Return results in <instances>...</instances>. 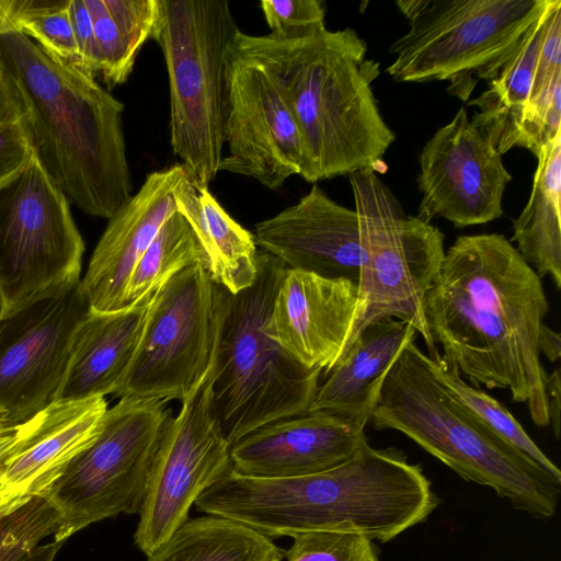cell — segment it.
I'll return each instance as SVG.
<instances>
[{"instance_id":"6da1fadb","label":"cell","mask_w":561,"mask_h":561,"mask_svg":"<svg viewBox=\"0 0 561 561\" xmlns=\"http://www.w3.org/2000/svg\"><path fill=\"white\" fill-rule=\"evenodd\" d=\"M548 310L541 278L501 233L458 237L424 301L442 358L477 388L507 389L539 427L550 425L538 350Z\"/></svg>"},{"instance_id":"7a4b0ae2","label":"cell","mask_w":561,"mask_h":561,"mask_svg":"<svg viewBox=\"0 0 561 561\" xmlns=\"http://www.w3.org/2000/svg\"><path fill=\"white\" fill-rule=\"evenodd\" d=\"M439 502L420 465L397 448L366 444L348 461L320 473L268 479L231 471L194 505L270 539L339 531L387 542L426 520Z\"/></svg>"},{"instance_id":"3957f363","label":"cell","mask_w":561,"mask_h":561,"mask_svg":"<svg viewBox=\"0 0 561 561\" xmlns=\"http://www.w3.org/2000/svg\"><path fill=\"white\" fill-rule=\"evenodd\" d=\"M231 46L265 70L286 102L301 138L305 181L386 171L383 156L396 135L371 87L380 65L366 59V42L355 30L324 27L296 38L239 30Z\"/></svg>"},{"instance_id":"277c9868","label":"cell","mask_w":561,"mask_h":561,"mask_svg":"<svg viewBox=\"0 0 561 561\" xmlns=\"http://www.w3.org/2000/svg\"><path fill=\"white\" fill-rule=\"evenodd\" d=\"M0 50L28 103L35 154L83 213L110 219L130 197L124 104L0 15Z\"/></svg>"},{"instance_id":"5b68a950","label":"cell","mask_w":561,"mask_h":561,"mask_svg":"<svg viewBox=\"0 0 561 561\" xmlns=\"http://www.w3.org/2000/svg\"><path fill=\"white\" fill-rule=\"evenodd\" d=\"M373 427L401 432L468 482L491 488L538 519L557 512L561 479L489 431L440 383L430 357L410 342L389 369Z\"/></svg>"},{"instance_id":"8992f818","label":"cell","mask_w":561,"mask_h":561,"mask_svg":"<svg viewBox=\"0 0 561 561\" xmlns=\"http://www.w3.org/2000/svg\"><path fill=\"white\" fill-rule=\"evenodd\" d=\"M286 266L257 251L254 283L231 294L221 285L220 322L213 368V404L228 442L308 411L322 374L290 356L272 336L273 299Z\"/></svg>"},{"instance_id":"52a82bcc","label":"cell","mask_w":561,"mask_h":561,"mask_svg":"<svg viewBox=\"0 0 561 561\" xmlns=\"http://www.w3.org/2000/svg\"><path fill=\"white\" fill-rule=\"evenodd\" d=\"M239 31L225 0H159L152 37L170 91V142L190 179L208 186L225 144L228 48Z\"/></svg>"},{"instance_id":"ba28073f","label":"cell","mask_w":561,"mask_h":561,"mask_svg":"<svg viewBox=\"0 0 561 561\" xmlns=\"http://www.w3.org/2000/svg\"><path fill=\"white\" fill-rule=\"evenodd\" d=\"M549 1H397L410 28L391 44L386 72L397 82L448 81L466 102L480 80L499 75Z\"/></svg>"},{"instance_id":"9c48e42d","label":"cell","mask_w":561,"mask_h":561,"mask_svg":"<svg viewBox=\"0 0 561 561\" xmlns=\"http://www.w3.org/2000/svg\"><path fill=\"white\" fill-rule=\"evenodd\" d=\"M348 179L359 225L360 271L343 354L369 324L397 319L421 334L432 356L437 348L426 325L424 301L445 257L444 233L431 221L407 215L375 171H356Z\"/></svg>"},{"instance_id":"30bf717a","label":"cell","mask_w":561,"mask_h":561,"mask_svg":"<svg viewBox=\"0 0 561 561\" xmlns=\"http://www.w3.org/2000/svg\"><path fill=\"white\" fill-rule=\"evenodd\" d=\"M173 417L165 401L123 397L95 439L42 496L58 515L54 541L118 514H138L161 440Z\"/></svg>"},{"instance_id":"8fae6325","label":"cell","mask_w":561,"mask_h":561,"mask_svg":"<svg viewBox=\"0 0 561 561\" xmlns=\"http://www.w3.org/2000/svg\"><path fill=\"white\" fill-rule=\"evenodd\" d=\"M83 252L69 201L34 153L0 183V312L80 280Z\"/></svg>"},{"instance_id":"7c38bea8","label":"cell","mask_w":561,"mask_h":561,"mask_svg":"<svg viewBox=\"0 0 561 561\" xmlns=\"http://www.w3.org/2000/svg\"><path fill=\"white\" fill-rule=\"evenodd\" d=\"M221 286L195 263L152 295L131 364L115 396L162 401L190 398L216 358Z\"/></svg>"},{"instance_id":"4fadbf2b","label":"cell","mask_w":561,"mask_h":561,"mask_svg":"<svg viewBox=\"0 0 561 561\" xmlns=\"http://www.w3.org/2000/svg\"><path fill=\"white\" fill-rule=\"evenodd\" d=\"M211 382L213 369L182 402L161 440L134 535L135 546L146 557L188 519L191 507L206 490L232 471L231 445L214 409Z\"/></svg>"},{"instance_id":"5bb4252c","label":"cell","mask_w":561,"mask_h":561,"mask_svg":"<svg viewBox=\"0 0 561 561\" xmlns=\"http://www.w3.org/2000/svg\"><path fill=\"white\" fill-rule=\"evenodd\" d=\"M91 311L81 279L10 312H0V407L22 424L53 404L80 322Z\"/></svg>"},{"instance_id":"9a60e30c","label":"cell","mask_w":561,"mask_h":561,"mask_svg":"<svg viewBox=\"0 0 561 561\" xmlns=\"http://www.w3.org/2000/svg\"><path fill=\"white\" fill-rule=\"evenodd\" d=\"M225 142L219 171L252 178L270 190L300 174L302 144L276 84L255 61L231 46L226 68Z\"/></svg>"},{"instance_id":"2e32d148","label":"cell","mask_w":561,"mask_h":561,"mask_svg":"<svg viewBox=\"0 0 561 561\" xmlns=\"http://www.w3.org/2000/svg\"><path fill=\"white\" fill-rule=\"evenodd\" d=\"M511 182L502 154L462 106L421 151L417 216L426 221L442 217L459 229L493 221L503 215Z\"/></svg>"},{"instance_id":"e0dca14e","label":"cell","mask_w":561,"mask_h":561,"mask_svg":"<svg viewBox=\"0 0 561 561\" xmlns=\"http://www.w3.org/2000/svg\"><path fill=\"white\" fill-rule=\"evenodd\" d=\"M367 424L306 411L263 425L231 444L232 471L252 478H295L333 469L368 444Z\"/></svg>"},{"instance_id":"ac0fdd59","label":"cell","mask_w":561,"mask_h":561,"mask_svg":"<svg viewBox=\"0 0 561 561\" xmlns=\"http://www.w3.org/2000/svg\"><path fill=\"white\" fill-rule=\"evenodd\" d=\"M356 302V283L286 267L273 299L270 332L298 363L325 375L343 355Z\"/></svg>"},{"instance_id":"d6986e66","label":"cell","mask_w":561,"mask_h":561,"mask_svg":"<svg viewBox=\"0 0 561 561\" xmlns=\"http://www.w3.org/2000/svg\"><path fill=\"white\" fill-rule=\"evenodd\" d=\"M255 244L288 268L358 283L359 225L355 209L316 183L295 205L255 225Z\"/></svg>"},{"instance_id":"ffe728a7","label":"cell","mask_w":561,"mask_h":561,"mask_svg":"<svg viewBox=\"0 0 561 561\" xmlns=\"http://www.w3.org/2000/svg\"><path fill=\"white\" fill-rule=\"evenodd\" d=\"M186 175L181 163L149 173L138 192L108 219L81 279L92 311L127 307L131 272L162 225L176 211L174 193Z\"/></svg>"},{"instance_id":"44dd1931","label":"cell","mask_w":561,"mask_h":561,"mask_svg":"<svg viewBox=\"0 0 561 561\" xmlns=\"http://www.w3.org/2000/svg\"><path fill=\"white\" fill-rule=\"evenodd\" d=\"M104 397L56 401L21 424L0 470V515L45 490L99 435L107 411Z\"/></svg>"},{"instance_id":"7402d4cb","label":"cell","mask_w":561,"mask_h":561,"mask_svg":"<svg viewBox=\"0 0 561 561\" xmlns=\"http://www.w3.org/2000/svg\"><path fill=\"white\" fill-rule=\"evenodd\" d=\"M150 300L116 311L88 313L75 332L70 360L56 401L115 393L136 353Z\"/></svg>"},{"instance_id":"603a6c76","label":"cell","mask_w":561,"mask_h":561,"mask_svg":"<svg viewBox=\"0 0 561 561\" xmlns=\"http://www.w3.org/2000/svg\"><path fill=\"white\" fill-rule=\"evenodd\" d=\"M416 333L397 319L369 324L324 375L308 410L369 423L389 369Z\"/></svg>"},{"instance_id":"cb8c5ba5","label":"cell","mask_w":561,"mask_h":561,"mask_svg":"<svg viewBox=\"0 0 561 561\" xmlns=\"http://www.w3.org/2000/svg\"><path fill=\"white\" fill-rule=\"evenodd\" d=\"M176 211L187 221L213 279L231 294L250 287L257 274L254 236L221 207L208 186L187 175L174 193Z\"/></svg>"},{"instance_id":"d4e9b609","label":"cell","mask_w":561,"mask_h":561,"mask_svg":"<svg viewBox=\"0 0 561 561\" xmlns=\"http://www.w3.org/2000/svg\"><path fill=\"white\" fill-rule=\"evenodd\" d=\"M530 196L513 221L511 242L523 260L543 278L561 288V133L536 156Z\"/></svg>"},{"instance_id":"484cf974","label":"cell","mask_w":561,"mask_h":561,"mask_svg":"<svg viewBox=\"0 0 561 561\" xmlns=\"http://www.w3.org/2000/svg\"><path fill=\"white\" fill-rule=\"evenodd\" d=\"M547 8L526 33L512 58L478 98L468 102L478 111L470 121L503 154L518 147L520 127L528 106Z\"/></svg>"},{"instance_id":"4316f807","label":"cell","mask_w":561,"mask_h":561,"mask_svg":"<svg viewBox=\"0 0 561 561\" xmlns=\"http://www.w3.org/2000/svg\"><path fill=\"white\" fill-rule=\"evenodd\" d=\"M285 550L234 520L206 515L187 519L147 561H283Z\"/></svg>"},{"instance_id":"83f0119b","label":"cell","mask_w":561,"mask_h":561,"mask_svg":"<svg viewBox=\"0 0 561 561\" xmlns=\"http://www.w3.org/2000/svg\"><path fill=\"white\" fill-rule=\"evenodd\" d=\"M84 1L98 45L100 76L110 90L128 80L140 49L152 37L159 0Z\"/></svg>"},{"instance_id":"f1b7e54d","label":"cell","mask_w":561,"mask_h":561,"mask_svg":"<svg viewBox=\"0 0 561 561\" xmlns=\"http://www.w3.org/2000/svg\"><path fill=\"white\" fill-rule=\"evenodd\" d=\"M195 263L208 267L206 254L191 226L175 211L133 270L126 288L127 307L150 299L165 280Z\"/></svg>"},{"instance_id":"f546056e","label":"cell","mask_w":561,"mask_h":561,"mask_svg":"<svg viewBox=\"0 0 561 561\" xmlns=\"http://www.w3.org/2000/svg\"><path fill=\"white\" fill-rule=\"evenodd\" d=\"M428 357L432 370L440 383L477 421L561 479L560 469L546 456L503 404L485 391L465 381L457 367L447 364L438 351Z\"/></svg>"},{"instance_id":"4dcf8cb0","label":"cell","mask_w":561,"mask_h":561,"mask_svg":"<svg viewBox=\"0 0 561 561\" xmlns=\"http://www.w3.org/2000/svg\"><path fill=\"white\" fill-rule=\"evenodd\" d=\"M70 0H0V15L50 55L79 69Z\"/></svg>"},{"instance_id":"1f68e13d","label":"cell","mask_w":561,"mask_h":561,"mask_svg":"<svg viewBox=\"0 0 561 561\" xmlns=\"http://www.w3.org/2000/svg\"><path fill=\"white\" fill-rule=\"evenodd\" d=\"M35 153L25 94L0 56V183L21 170Z\"/></svg>"},{"instance_id":"d6a6232c","label":"cell","mask_w":561,"mask_h":561,"mask_svg":"<svg viewBox=\"0 0 561 561\" xmlns=\"http://www.w3.org/2000/svg\"><path fill=\"white\" fill-rule=\"evenodd\" d=\"M58 529V515L36 495L23 505L0 515V561H14L37 547Z\"/></svg>"},{"instance_id":"836d02e7","label":"cell","mask_w":561,"mask_h":561,"mask_svg":"<svg viewBox=\"0 0 561 561\" xmlns=\"http://www.w3.org/2000/svg\"><path fill=\"white\" fill-rule=\"evenodd\" d=\"M286 561H380L371 539L348 533L305 531L291 536Z\"/></svg>"},{"instance_id":"e575fe53","label":"cell","mask_w":561,"mask_h":561,"mask_svg":"<svg viewBox=\"0 0 561 561\" xmlns=\"http://www.w3.org/2000/svg\"><path fill=\"white\" fill-rule=\"evenodd\" d=\"M561 133V75L540 90L525 111L518 147L535 156Z\"/></svg>"},{"instance_id":"d590c367","label":"cell","mask_w":561,"mask_h":561,"mask_svg":"<svg viewBox=\"0 0 561 561\" xmlns=\"http://www.w3.org/2000/svg\"><path fill=\"white\" fill-rule=\"evenodd\" d=\"M260 7L270 34L276 37H302L325 27L321 0H263Z\"/></svg>"},{"instance_id":"8d00e7d4","label":"cell","mask_w":561,"mask_h":561,"mask_svg":"<svg viewBox=\"0 0 561 561\" xmlns=\"http://www.w3.org/2000/svg\"><path fill=\"white\" fill-rule=\"evenodd\" d=\"M70 21L79 56V69L96 78L100 76V58L93 24L84 0H70Z\"/></svg>"},{"instance_id":"74e56055","label":"cell","mask_w":561,"mask_h":561,"mask_svg":"<svg viewBox=\"0 0 561 561\" xmlns=\"http://www.w3.org/2000/svg\"><path fill=\"white\" fill-rule=\"evenodd\" d=\"M546 393L548 399L549 423L557 439L560 437V373L554 369L546 379Z\"/></svg>"},{"instance_id":"f35d334b","label":"cell","mask_w":561,"mask_h":561,"mask_svg":"<svg viewBox=\"0 0 561 561\" xmlns=\"http://www.w3.org/2000/svg\"><path fill=\"white\" fill-rule=\"evenodd\" d=\"M538 350L539 353H542L551 363H556L561 356L560 334L545 323L539 330Z\"/></svg>"},{"instance_id":"ab89813d","label":"cell","mask_w":561,"mask_h":561,"mask_svg":"<svg viewBox=\"0 0 561 561\" xmlns=\"http://www.w3.org/2000/svg\"><path fill=\"white\" fill-rule=\"evenodd\" d=\"M61 546L62 542L56 541L46 545H38L14 561H54Z\"/></svg>"},{"instance_id":"60d3db41","label":"cell","mask_w":561,"mask_h":561,"mask_svg":"<svg viewBox=\"0 0 561 561\" xmlns=\"http://www.w3.org/2000/svg\"><path fill=\"white\" fill-rule=\"evenodd\" d=\"M21 424L5 435L0 436V470L9 458L20 435Z\"/></svg>"},{"instance_id":"b9f144b4","label":"cell","mask_w":561,"mask_h":561,"mask_svg":"<svg viewBox=\"0 0 561 561\" xmlns=\"http://www.w3.org/2000/svg\"><path fill=\"white\" fill-rule=\"evenodd\" d=\"M19 425L12 424L11 421L9 420L5 410L2 407H0V436L8 434L9 432L16 428Z\"/></svg>"},{"instance_id":"7bdbcfd3","label":"cell","mask_w":561,"mask_h":561,"mask_svg":"<svg viewBox=\"0 0 561 561\" xmlns=\"http://www.w3.org/2000/svg\"><path fill=\"white\" fill-rule=\"evenodd\" d=\"M0 56H1V50H0Z\"/></svg>"}]
</instances>
